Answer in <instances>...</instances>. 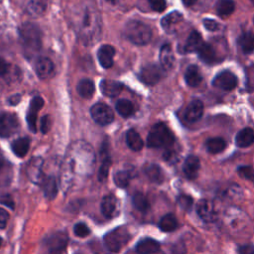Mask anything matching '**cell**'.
<instances>
[{
	"mask_svg": "<svg viewBox=\"0 0 254 254\" xmlns=\"http://www.w3.org/2000/svg\"><path fill=\"white\" fill-rule=\"evenodd\" d=\"M129 239L130 234L128 233V231L123 227H119L108 232L104 236L103 242L105 247L109 251L117 253L127 244Z\"/></svg>",
	"mask_w": 254,
	"mask_h": 254,
	"instance_id": "5b68a950",
	"label": "cell"
},
{
	"mask_svg": "<svg viewBox=\"0 0 254 254\" xmlns=\"http://www.w3.org/2000/svg\"><path fill=\"white\" fill-rule=\"evenodd\" d=\"M197 53H198L200 60L205 64H214L217 60L216 53H215L213 47L209 44L203 43Z\"/></svg>",
	"mask_w": 254,
	"mask_h": 254,
	"instance_id": "83f0119b",
	"label": "cell"
},
{
	"mask_svg": "<svg viewBox=\"0 0 254 254\" xmlns=\"http://www.w3.org/2000/svg\"><path fill=\"white\" fill-rule=\"evenodd\" d=\"M90 115L92 119L99 125L110 124L114 119V113L112 109L105 103L98 102L91 106Z\"/></svg>",
	"mask_w": 254,
	"mask_h": 254,
	"instance_id": "52a82bcc",
	"label": "cell"
},
{
	"mask_svg": "<svg viewBox=\"0 0 254 254\" xmlns=\"http://www.w3.org/2000/svg\"><path fill=\"white\" fill-rule=\"evenodd\" d=\"M21 100V95L20 94H15L9 98V103L10 104H17Z\"/></svg>",
	"mask_w": 254,
	"mask_h": 254,
	"instance_id": "f907efd6",
	"label": "cell"
},
{
	"mask_svg": "<svg viewBox=\"0 0 254 254\" xmlns=\"http://www.w3.org/2000/svg\"><path fill=\"white\" fill-rule=\"evenodd\" d=\"M20 43L25 54L32 57L42 48V32L38 25L34 23H25L19 28Z\"/></svg>",
	"mask_w": 254,
	"mask_h": 254,
	"instance_id": "7a4b0ae2",
	"label": "cell"
},
{
	"mask_svg": "<svg viewBox=\"0 0 254 254\" xmlns=\"http://www.w3.org/2000/svg\"><path fill=\"white\" fill-rule=\"evenodd\" d=\"M43 190H44V194L47 198L53 199L56 197L58 193V183L55 177H46L44 178L43 182Z\"/></svg>",
	"mask_w": 254,
	"mask_h": 254,
	"instance_id": "4316f807",
	"label": "cell"
},
{
	"mask_svg": "<svg viewBox=\"0 0 254 254\" xmlns=\"http://www.w3.org/2000/svg\"><path fill=\"white\" fill-rule=\"evenodd\" d=\"M43 105L44 100L41 96L34 97L30 102V107L27 112V123L32 132H36L37 130V117Z\"/></svg>",
	"mask_w": 254,
	"mask_h": 254,
	"instance_id": "30bf717a",
	"label": "cell"
},
{
	"mask_svg": "<svg viewBox=\"0 0 254 254\" xmlns=\"http://www.w3.org/2000/svg\"><path fill=\"white\" fill-rule=\"evenodd\" d=\"M23 8L31 17L37 18L47 9V0H23Z\"/></svg>",
	"mask_w": 254,
	"mask_h": 254,
	"instance_id": "5bb4252c",
	"label": "cell"
},
{
	"mask_svg": "<svg viewBox=\"0 0 254 254\" xmlns=\"http://www.w3.org/2000/svg\"><path fill=\"white\" fill-rule=\"evenodd\" d=\"M101 212L106 218L115 217L120 209L119 201L113 194H107L102 198L101 201Z\"/></svg>",
	"mask_w": 254,
	"mask_h": 254,
	"instance_id": "8fae6325",
	"label": "cell"
},
{
	"mask_svg": "<svg viewBox=\"0 0 254 254\" xmlns=\"http://www.w3.org/2000/svg\"><path fill=\"white\" fill-rule=\"evenodd\" d=\"M9 69H10L9 63L5 59L0 57V76H4L5 74H7Z\"/></svg>",
	"mask_w": 254,
	"mask_h": 254,
	"instance_id": "bcb514c9",
	"label": "cell"
},
{
	"mask_svg": "<svg viewBox=\"0 0 254 254\" xmlns=\"http://www.w3.org/2000/svg\"><path fill=\"white\" fill-rule=\"evenodd\" d=\"M239 254H254V246L252 245H243L238 250Z\"/></svg>",
	"mask_w": 254,
	"mask_h": 254,
	"instance_id": "c3c4849f",
	"label": "cell"
},
{
	"mask_svg": "<svg viewBox=\"0 0 254 254\" xmlns=\"http://www.w3.org/2000/svg\"><path fill=\"white\" fill-rule=\"evenodd\" d=\"M159 227L165 232L174 231L178 227V220L173 213H168L161 218L159 222Z\"/></svg>",
	"mask_w": 254,
	"mask_h": 254,
	"instance_id": "836d02e7",
	"label": "cell"
},
{
	"mask_svg": "<svg viewBox=\"0 0 254 254\" xmlns=\"http://www.w3.org/2000/svg\"><path fill=\"white\" fill-rule=\"evenodd\" d=\"M8 219H9L8 212L4 208L0 207V229H3L6 227Z\"/></svg>",
	"mask_w": 254,
	"mask_h": 254,
	"instance_id": "f6af8a7d",
	"label": "cell"
},
{
	"mask_svg": "<svg viewBox=\"0 0 254 254\" xmlns=\"http://www.w3.org/2000/svg\"><path fill=\"white\" fill-rule=\"evenodd\" d=\"M164 76V68L156 64L144 65L139 73L140 80L148 85H155Z\"/></svg>",
	"mask_w": 254,
	"mask_h": 254,
	"instance_id": "8992f818",
	"label": "cell"
},
{
	"mask_svg": "<svg viewBox=\"0 0 254 254\" xmlns=\"http://www.w3.org/2000/svg\"><path fill=\"white\" fill-rule=\"evenodd\" d=\"M122 89H123V84L119 81H115L111 79H103L100 82L101 92L108 97H115L119 95Z\"/></svg>",
	"mask_w": 254,
	"mask_h": 254,
	"instance_id": "ffe728a7",
	"label": "cell"
},
{
	"mask_svg": "<svg viewBox=\"0 0 254 254\" xmlns=\"http://www.w3.org/2000/svg\"><path fill=\"white\" fill-rule=\"evenodd\" d=\"M202 79L201 73L198 69V67L194 64L188 66L186 72H185V80L189 86L195 87L197 86Z\"/></svg>",
	"mask_w": 254,
	"mask_h": 254,
	"instance_id": "d4e9b609",
	"label": "cell"
},
{
	"mask_svg": "<svg viewBox=\"0 0 254 254\" xmlns=\"http://www.w3.org/2000/svg\"><path fill=\"white\" fill-rule=\"evenodd\" d=\"M76 89H77L78 94L81 97L90 98L93 95L94 91H95V86H94V83L91 79L83 78L77 83Z\"/></svg>",
	"mask_w": 254,
	"mask_h": 254,
	"instance_id": "4dcf8cb0",
	"label": "cell"
},
{
	"mask_svg": "<svg viewBox=\"0 0 254 254\" xmlns=\"http://www.w3.org/2000/svg\"><path fill=\"white\" fill-rule=\"evenodd\" d=\"M203 41L200 36V34L196 31H192L185 45V51L186 53H193V52H198L200 47L202 46Z\"/></svg>",
	"mask_w": 254,
	"mask_h": 254,
	"instance_id": "484cf974",
	"label": "cell"
},
{
	"mask_svg": "<svg viewBox=\"0 0 254 254\" xmlns=\"http://www.w3.org/2000/svg\"><path fill=\"white\" fill-rule=\"evenodd\" d=\"M212 84L217 88L229 91L235 88L237 85V77L233 72L229 70H223L213 78Z\"/></svg>",
	"mask_w": 254,
	"mask_h": 254,
	"instance_id": "9c48e42d",
	"label": "cell"
},
{
	"mask_svg": "<svg viewBox=\"0 0 254 254\" xmlns=\"http://www.w3.org/2000/svg\"><path fill=\"white\" fill-rule=\"evenodd\" d=\"M73 231H74V234L78 237H85L90 233L88 226L83 222L76 223L73 227Z\"/></svg>",
	"mask_w": 254,
	"mask_h": 254,
	"instance_id": "60d3db41",
	"label": "cell"
},
{
	"mask_svg": "<svg viewBox=\"0 0 254 254\" xmlns=\"http://www.w3.org/2000/svg\"><path fill=\"white\" fill-rule=\"evenodd\" d=\"M55 69L54 63L49 58H38L35 63V70L38 76L42 79L50 77Z\"/></svg>",
	"mask_w": 254,
	"mask_h": 254,
	"instance_id": "4fadbf2b",
	"label": "cell"
},
{
	"mask_svg": "<svg viewBox=\"0 0 254 254\" xmlns=\"http://www.w3.org/2000/svg\"><path fill=\"white\" fill-rule=\"evenodd\" d=\"M12 151L13 153L20 158H23L26 156V154L29 151L30 148V139L28 137H22L18 138L12 143Z\"/></svg>",
	"mask_w": 254,
	"mask_h": 254,
	"instance_id": "f1b7e54d",
	"label": "cell"
},
{
	"mask_svg": "<svg viewBox=\"0 0 254 254\" xmlns=\"http://www.w3.org/2000/svg\"><path fill=\"white\" fill-rule=\"evenodd\" d=\"M238 174L240 177L249 180V181H254V170L250 166H242L238 168L237 170Z\"/></svg>",
	"mask_w": 254,
	"mask_h": 254,
	"instance_id": "ab89813d",
	"label": "cell"
},
{
	"mask_svg": "<svg viewBox=\"0 0 254 254\" xmlns=\"http://www.w3.org/2000/svg\"><path fill=\"white\" fill-rule=\"evenodd\" d=\"M235 143L240 148H246L254 143V131L247 127L239 131L236 135Z\"/></svg>",
	"mask_w": 254,
	"mask_h": 254,
	"instance_id": "cb8c5ba5",
	"label": "cell"
},
{
	"mask_svg": "<svg viewBox=\"0 0 254 254\" xmlns=\"http://www.w3.org/2000/svg\"><path fill=\"white\" fill-rule=\"evenodd\" d=\"M178 203L185 210H190L192 205V198L188 194H181L178 197Z\"/></svg>",
	"mask_w": 254,
	"mask_h": 254,
	"instance_id": "b9f144b4",
	"label": "cell"
},
{
	"mask_svg": "<svg viewBox=\"0 0 254 254\" xmlns=\"http://www.w3.org/2000/svg\"><path fill=\"white\" fill-rule=\"evenodd\" d=\"M0 202H1V203H3V204H5V205H7V206H9V207H11V208H13V207H14V202H13V199L11 198V196H10V195H4V196H1V198H0Z\"/></svg>",
	"mask_w": 254,
	"mask_h": 254,
	"instance_id": "681fc988",
	"label": "cell"
},
{
	"mask_svg": "<svg viewBox=\"0 0 254 254\" xmlns=\"http://www.w3.org/2000/svg\"><path fill=\"white\" fill-rule=\"evenodd\" d=\"M138 254H155L160 250V243L152 238L140 240L135 248Z\"/></svg>",
	"mask_w": 254,
	"mask_h": 254,
	"instance_id": "44dd1931",
	"label": "cell"
},
{
	"mask_svg": "<svg viewBox=\"0 0 254 254\" xmlns=\"http://www.w3.org/2000/svg\"><path fill=\"white\" fill-rule=\"evenodd\" d=\"M1 242H2V240H1V238H0V245H1Z\"/></svg>",
	"mask_w": 254,
	"mask_h": 254,
	"instance_id": "11a10c76",
	"label": "cell"
},
{
	"mask_svg": "<svg viewBox=\"0 0 254 254\" xmlns=\"http://www.w3.org/2000/svg\"><path fill=\"white\" fill-rule=\"evenodd\" d=\"M203 26L205 27V29H207L208 31H212V32L217 31L220 28V25L212 19H204L203 20Z\"/></svg>",
	"mask_w": 254,
	"mask_h": 254,
	"instance_id": "ee69618b",
	"label": "cell"
},
{
	"mask_svg": "<svg viewBox=\"0 0 254 254\" xmlns=\"http://www.w3.org/2000/svg\"><path fill=\"white\" fill-rule=\"evenodd\" d=\"M199 166H200L199 159L196 156H193V155L188 156L183 166V171L185 176L190 180L195 179L199 170Z\"/></svg>",
	"mask_w": 254,
	"mask_h": 254,
	"instance_id": "ac0fdd59",
	"label": "cell"
},
{
	"mask_svg": "<svg viewBox=\"0 0 254 254\" xmlns=\"http://www.w3.org/2000/svg\"><path fill=\"white\" fill-rule=\"evenodd\" d=\"M198 216L204 222H212L216 219V211L212 201L208 199H200L196 206Z\"/></svg>",
	"mask_w": 254,
	"mask_h": 254,
	"instance_id": "7c38bea8",
	"label": "cell"
},
{
	"mask_svg": "<svg viewBox=\"0 0 254 254\" xmlns=\"http://www.w3.org/2000/svg\"><path fill=\"white\" fill-rule=\"evenodd\" d=\"M241 50L245 54H250L254 51V34L251 32L243 33L238 40Z\"/></svg>",
	"mask_w": 254,
	"mask_h": 254,
	"instance_id": "d6a6232c",
	"label": "cell"
},
{
	"mask_svg": "<svg viewBox=\"0 0 254 254\" xmlns=\"http://www.w3.org/2000/svg\"><path fill=\"white\" fill-rule=\"evenodd\" d=\"M42 166L43 160L41 158H33L27 168V173L31 181L35 184H40L43 182L44 177L42 173Z\"/></svg>",
	"mask_w": 254,
	"mask_h": 254,
	"instance_id": "e0dca14e",
	"label": "cell"
},
{
	"mask_svg": "<svg viewBox=\"0 0 254 254\" xmlns=\"http://www.w3.org/2000/svg\"><path fill=\"white\" fill-rule=\"evenodd\" d=\"M144 172L148 179L156 184H161L164 181V173L162 169L155 164L147 165L144 169Z\"/></svg>",
	"mask_w": 254,
	"mask_h": 254,
	"instance_id": "1f68e13d",
	"label": "cell"
},
{
	"mask_svg": "<svg viewBox=\"0 0 254 254\" xmlns=\"http://www.w3.org/2000/svg\"><path fill=\"white\" fill-rule=\"evenodd\" d=\"M183 20H184L183 14H181L179 11H173L162 18L161 26L165 32L174 33L177 29V26L181 24Z\"/></svg>",
	"mask_w": 254,
	"mask_h": 254,
	"instance_id": "9a60e30c",
	"label": "cell"
},
{
	"mask_svg": "<svg viewBox=\"0 0 254 254\" xmlns=\"http://www.w3.org/2000/svg\"><path fill=\"white\" fill-rule=\"evenodd\" d=\"M107 1H109V2H111V3H115V2H117L118 0H107Z\"/></svg>",
	"mask_w": 254,
	"mask_h": 254,
	"instance_id": "db71d44e",
	"label": "cell"
},
{
	"mask_svg": "<svg viewBox=\"0 0 254 254\" xmlns=\"http://www.w3.org/2000/svg\"><path fill=\"white\" fill-rule=\"evenodd\" d=\"M132 177L133 174L130 170H121L114 175V183L119 188H126Z\"/></svg>",
	"mask_w": 254,
	"mask_h": 254,
	"instance_id": "8d00e7d4",
	"label": "cell"
},
{
	"mask_svg": "<svg viewBox=\"0 0 254 254\" xmlns=\"http://www.w3.org/2000/svg\"><path fill=\"white\" fill-rule=\"evenodd\" d=\"M235 8L233 0H218L216 3V12L220 16L230 15Z\"/></svg>",
	"mask_w": 254,
	"mask_h": 254,
	"instance_id": "74e56055",
	"label": "cell"
},
{
	"mask_svg": "<svg viewBox=\"0 0 254 254\" xmlns=\"http://www.w3.org/2000/svg\"><path fill=\"white\" fill-rule=\"evenodd\" d=\"M203 113V103L198 100H192L185 111V117L189 122H195L202 116Z\"/></svg>",
	"mask_w": 254,
	"mask_h": 254,
	"instance_id": "d6986e66",
	"label": "cell"
},
{
	"mask_svg": "<svg viewBox=\"0 0 254 254\" xmlns=\"http://www.w3.org/2000/svg\"><path fill=\"white\" fill-rule=\"evenodd\" d=\"M116 111L122 116V117H129L134 112V105L131 101L128 99H120L116 102Z\"/></svg>",
	"mask_w": 254,
	"mask_h": 254,
	"instance_id": "d590c367",
	"label": "cell"
},
{
	"mask_svg": "<svg viewBox=\"0 0 254 254\" xmlns=\"http://www.w3.org/2000/svg\"><path fill=\"white\" fill-rule=\"evenodd\" d=\"M126 143L128 145V147L133 151H140L143 148V145H144L141 136L134 129H130V130L127 131V133H126Z\"/></svg>",
	"mask_w": 254,
	"mask_h": 254,
	"instance_id": "f546056e",
	"label": "cell"
},
{
	"mask_svg": "<svg viewBox=\"0 0 254 254\" xmlns=\"http://www.w3.org/2000/svg\"><path fill=\"white\" fill-rule=\"evenodd\" d=\"M101 157H102V160H101V165H100V168L98 171V180L100 182H103L106 180L108 173H109L110 166H111V159H110V156L108 153V148H107L106 144L102 145Z\"/></svg>",
	"mask_w": 254,
	"mask_h": 254,
	"instance_id": "603a6c76",
	"label": "cell"
},
{
	"mask_svg": "<svg viewBox=\"0 0 254 254\" xmlns=\"http://www.w3.org/2000/svg\"><path fill=\"white\" fill-rule=\"evenodd\" d=\"M123 35L128 41L138 46L147 45L152 39L151 28L139 20L128 21L123 28Z\"/></svg>",
	"mask_w": 254,
	"mask_h": 254,
	"instance_id": "3957f363",
	"label": "cell"
},
{
	"mask_svg": "<svg viewBox=\"0 0 254 254\" xmlns=\"http://www.w3.org/2000/svg\"><path fill=\"white\" fill-rule=\"evenodd\" d=\"M74 32L84 45H92L101 34V19L92 3H81L72 12Z\"/></svg>",
	"mask_w": 254,
	"mask_h": 254,
	"instance_id": "6da1fadb",
	"label": "cell"
},
{
	"mask_svg": "<svg viewBox=\"0 0 254 254\" xmlns=\"http://www.w3.org/2000/svg\"><path fill=\"white\" fill-rule=\"evenodd\" d=\"M51 127V119H50V116L49 115H45L43 118H42V121H41V131L43 133H47L49 131Z\"/></svg>",
	"mask_w": 254,
	"mask_h": 254,
	"instance_id": "7dc6e473",
	"label": "cell"
},
{
	"mask_svg": "<svg viewBox=\"0 0 254 254\" xmlns=\"http://www.w3.org/2000/svg\"><path fill=\"white\" fill-rule=\"evenodd\" d=\"M19 128V120L14 113H0V137H9Z\"/></svg>",
	"mask_w": 254,
	"mask_h": 254,
	"instance_id": "ba28073f",
	"label": "cell"
},
{
	"mask_svg": "<svg viewBox=\"0 0 254 254\" xmlns=\"http://www.w3.org/2000/svg\"><path fill=\"white\" fill-rule=\"evenodd\" d=\"M175 137L172 131L164 123L155 124L147 137V146L150 148L170 147L174 144Z\"/></svg>",
	"mask_w": 254,
	"mask_h": 254,
	"instance_id": "277c9868",
	"label": "cell"
},
{
	"mask_svg": "<svg viewBox=\"0 0 254 254\" xmlns=\"http://www.w3.org/2000/svg\"><path fill=\"white\" fill-rule=\"evenodd\" d=\"M2 168H3V161L0 159V171L2 170Z\"/></svg>",
	"mask_w": 254,
	"mask_h": 254,
	"instance_id": "f5cc1de1",
	"label": "cell"
},
{
	"mask_svg": "<svg viewBox=\"0 0 254 254\" xmlns=\"http://www.w3.org/2000/svg\"><path fill=\"white\" fill-rule=\"evenodd\" d=\"M186 6H191L193 5L197 0H182Z\"/></svg>",
	"mask_w": 254,
	"mask_h": 254,
	"instance_id": "816d5d0a",
	"label": "cell"
},
{
	"mask_svg": "<svg viewBox=\"0 0 254 254\" xmlns=\"http://www.w3.org/2000/svg\"><path fill=\"white\" fill-rule=\"evenodd\" d=\"M149 4L156 12H163L167 7L166 0H149Z\"/></svg>",
	"mask_w": 254,
	"mask_h": 254,
	"instance_id": "7bdbcfd3",
	"label": "cell"
},
{
	"mask_svg": "<svg viewBox=\"0 0 254 254\" xmlns=\"http://www.w3.org/2000/svg\"><path fill=\"white\" fill-rule=\"evenodd\" d=\"M160 63L164 69H171L175 64V57L170 44H165L160 50Z\"/></svg>",
	"mask_w": 254,
	"mask_h": 254,
	"instance_id": "7402d4cb",
	"label": "cell"
},
{
	"mask_svg": "<svg viewBox=\"0 0 254 254\" xmlns=\"http://www.w3.org/2000/svg\"><path fill=\"white\" fill-rule=\"evenodd\" d=\"M132 202H133L134 206L140 211H146L150 207V204H149V201H148L147 197L141 192H137L133 195Z\"/></svg>",
	"mask_w": 254,
	"mask_h": 254,
	"instance_id": "f35d334b",
	"label": "cell"
},
{
	"mask_svg": "<svg viewBox=\"0 0 254 254\" xmlns=\"http://www.w3.org/2000/svg\"><path fill=\"white\" fill-rule=\"evenodd\" d=\"M206 149L209 153L211 154H217L222 152L225 147H226V142L224 141V139L220 138V137H215V138H210L206 141Z\"/></svg>",
	"mask_w": 254,
	"mask_h": 254,
	"instance_id": "e575fe53",
	"label": "cell"
},
{
	"mask_svg": "<svg viewBox=\"0 0 254 254\" xmlns=\"http://www.w3.org/2000/svg\"><path fill=\"white\" fill-rule=\"evenodd\" d=\"M115 49L110 45H103L98 49L97 58L100 65L103 68H110L113 65V58Z\"/></svg>",
	"mask_w": 254,
	"mask_h": 254,
	"instance_id": "2e32d148",
	"label": "cell"
}]
</instances>
